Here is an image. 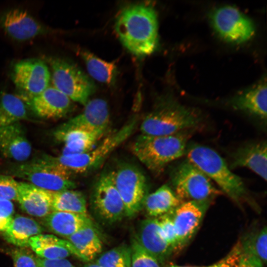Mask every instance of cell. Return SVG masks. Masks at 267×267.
Segmentation results:
<instances>
[{"instance_id":"cell-1","label":"cell","mask_w":267,"mask_h":267,"mask_svg":"<svg viewBox=\"0 0 267 267\" xmlns=\"http://www.w3.org/2000/svg\"><path fill=\"white\" fill-rule=\"evenodd\" d=\"M115 29L122 44L136 56L150 55L158 47L157 16L148 5L136 4L123 8L117 17Z\"/></svg>"},{"instance_id":"cell-2","label":"cell","mask_w":267,"mask_h":267,"mask_svg":"<svg viewBox=\"0 0 267 267\" xmlns=\"http://www.w3.org/2000/svg\"><path fill=\"white\" fill-rule=\"evenodd\" d=\"M194 130L169 135L141 134L133 142L131 150L147 169L159 173L168 164L185 154L188 140Z\"/></svg>"},{"instance_id":"cell-3","label":"cell","mask_w":267,"mask_h":267,"mask_svg":"<svg viewBox=\"0 0 267 267\" xmlns=\"http://www.w3.org/2000/svg\"><path fill=\"white\" fill-rule=\"evenodd\" d=\"M187 160L199 168L221 190L237 203L246 199L248 192L242 179L233 173L224 160L213 149L199 144L187 146Z\"/></svg>"},{"instance_id":"cell-4","label":"cell","mask_w":267,"mask_h":267,"mask_svg":"<svg viewBox=\"0 0 267 267\" xmlns=\"http://www.w3.org/2000/svg\"><path fill=\"white\" fill-rule=\"evenodd\" d=\"M137 124V118L132 119L119 130L107 136L97 146L83 153L47 157L71 175L91 172L98 168L115 149L131 135Z\"/></svg>"},{"instance_id":"cell-5","label":"cell","mask_w":267,"mask_h":267,"mask_svg":"<svg viewBox=\"0 0 267 267\" xmlns=\"http://www.w3.org/2000/svg\"><path fill=\"white\" fill-rule=\"evenodd\" d=\"M196 112L179 104L167 102L146 115L140 125L141 134L169 135L195 129L201 122Z\"/></svg>"},{"instance_id":"cell-6","label":"cell","mask_w":267,"mask_h":267,"mask_svg":"<svg viewBox=\"0 0 267 267\" xmlns=\"http://www.w3.org/2000/svg\"><path fill=\"white\" fill-rule=\"evenodd\" d=\"M54 87L72 101L85 105L95 91L93 81L77 65L59 57L49 58Z\"/></svg>"},{"instance_id":"cell-7","label":"cell","mask_w":267,"mask_h":267,"mask_svg":"<svg viewBox=\"0 0 267 267\" xmlns=\"http://www.w3.org/2000/svg\"><path fill=\"white\" fill-rule=\"evenodd\" d=\"M11 171L13 176L48 191H59L76 187L71 175L47 156L18 164Z\"/></svg>"},{"instance_id":"cell-8","label":"cell","mask_w":267,"mask_h":267,"mask_svg":"<svg viewBox=\"0 0 267 267\" xmlns=\"http://www.w3.org/2000/svg\"><path fill=\"white\" fill-rule=\"evenodd\" d=\"M171 179L174 192L182 202L211 200L221 193L199 168L187 159L176 167Z\"/></svg>"},{"instance_id":"cell-9","label":"cell","mask_w":267,"mask_h":267,"mask_svg":"<svg viewBox=\"0 0 267 267\" xmlns=\"http://www.w3.org/2000/svg\"><path fill=\"white\" fill-rule=\"evenodd\" d=\"M113 172L116 187L122 198L125 215L132 217L143 208L148 194L147 180L135 166L125 164Z\"/></svg>"},{"instance_id":"cell-10","label":"cell","mask_w":267,"mask_h":267,"mask_svg":"<svg viewBox=\"0 0 267 267\" xmlns=\"http://www.w3.org/2000/svg\"><path fill=\"white\" fill-rule=\"evenodd\" d=\"M93 212L102 222L112 224L125 215L122 198L116 187L113 172L102 174L95 183L91 196Z\"/></svg>"},{"instance_id":"cell-11","label":"cell","mask_w":267,"mask_h":267,"mask_svg":"<svg viewBox=\"0 0 267 267\" xmlns=\"http://www.w3.org/2000/svg\"><path fill=\"white\" fill-rule=\"evenodd\" d=\"M11 77L23 101L42 93L49 87L51 79L47 64L38 58L25 59L16 62L12 68Z\"/></svg>"},{"instance_id":"cell-12","label":"cell","mask_w":267,"mask_h":267,"mask_svg":"<svg viewBox=\"0 0 267 267\" xmlns=\"http://www.w3.org/2000/svg\"><path fill=\"white\" fill-rule=\"evenodd\" d=\"M210 20L216 32L229 42H244L255 33L252 21L238 9L231 6L215 9L210 15Z\"/></svg>"},{"instance_id":"cell-13","label":"cell","mask_w":267,"mask_h":267,"mask_svg":"<svg viewBox=\"0 0 267 267\" xmlns=\"http://www.w3.org/2000/svg\"><path fill=\"white\" fill-rule=\"evenodd\" d=\"M0 27L10 38L19 42L52 32L49 27L21 8H12L2 13L0 17Z\"/></svg>"},{"instance_id":"cell-14","label":"cell","mask_w":267,"mask_h":267,"mask_svg":"<svg viewBox=\"0 0 267 267\" xmlns=\"http://www.w3.org/2000/svg\"><path fill=\"white\" fill-rule=\"evenodd\" d=\"M211 200L182 202L173 211L178 250L185 246L198 230Z\"/></svg>"},{"instance_id":"cell-15","label":"cell","mask_w":267,"mask_h":267,"mask_svg":"<svg viewBox=\"0 0 267 267\" xmlns=\"http://www.w3.org/2000/svg\"><path fill=\"white\" fill-rule=\"evenodd\" d=\"M110 123V114L107 102L101 98L89 100L84 110L58 128L74 129L105 134Z\"/></svg>"},{"instance_id":"cell-16","label":"cell","mask_w":267,"mask_h":267,"mask_svg":"<svg viewBox=\"0 0 267 267\" xmlns=\"http://www.w3.org/2000/svg\"><path fill=\"white\" fill-rule=\"evenodd\" d=\"M39 117L57 119L65 117L73 108L72 101L54 87L25 101Z\"/></svg>"},{"instance_id":"cell-17","label":"cell","mask_w":267,"mask_h":267,"mask_svg":"<svg viewBox=\"0 0 267 267\" xmlns=\"http://www.w3.org/2000/svg\"><path fill=\"white\" fill-rule=\"evenodd\" d=\"M135 238L160 264L164 263L174 251L162 236L157 218L142 220Z\"/></svg>"},{"instance_id":"cell-18","label":"cell","mask_w":267,"mask_h":267,"mask_svg":"<svg viewBox=\"0 0 267 267\" xmlns=\"http://www.w3.org/2000/svg\"><path fill=\"white\" fill-rule=\"evenodd\" d=\"M17 201L22 210L32 216L44 218L52 212V191L30 183L19 182Z\"/></svg>"},{"instance_id":"cell-19","label":"cell","mask_w":267,"mask_h":267,"mask_svg":"<svg viewBox=\"0 0 267 267\" xmlns=\"http://www.w3.org/2000/svg\"><path fill=\"white\" fill-rule=\"evenodd\" d=\"M267 151L266 141L247 143L233 153L229 168H247L266 181Z\"/></svg>"},{"instance_id":"cell-20","label":"cell","mask_w":267,"mask_h":267,"mask_svg":"<svg viewBox=\"0 0 267 267\" xmlns=\"http://www.w3.org/2000/svg\"><path fill=\"white\" fill-rule=\"evenodd\" d=\"M0 151L5 157L17 161L29 157L31 145L19 122L0 127Z\"/></svg>"},{"instance_id":"cell-21","label":"cell","mask_w":267,"mask_h":267,"mask_svg":"<svg viewBox=\"0 0 267 267\" xmlns=\"http://www.w3.org/2000/svg\"><path fill=\"white\" fill-rule=\"evenodd\" d=\"M29 247L38 257L46 259H66L71 255L82 260L74 246L66 239L52 234H40L30 238Z\"/></svg>"},{"instance_id":"cell-22","label":"cell","mask_w":267,"mask_h":267,"mask_svg":"<svg viewBox=\"0 0 267 267\" xmlns=\"http://www.w3.org/2000/svg\"><path fill=\"white\" fill-rule=\"evenodd\" d=\"M44 225L52 232L65 238L88 227H95L88 214L52 211L44 218Z\"/></svg>"},{"instance_id":"cell-23","label":"cell","mask_w":267,"mask_h":267,"mask_svg":"<svg viewBox=\"0 0 267 267\" xmlns=\"http://www.w3.org/2000/svg\"><path fill=\"white\" fill-rule=\"evenodd\" d=\"M104 134L74 129L58 128L54 133L55 138L64 144L62 155L81 154L94 147Z\"/></svg>"},{"instance_id":"cell-24","label":"cell","mask_w":267,"mask_h":267,"mask_svg":"<svg viewBox=\"0 0 267 267\" xmlns=\"http://www.w3.org/2000/svg\"><path fill=\"white\" fill-rule=\"evenodd\" d=\"M43 231V227L34 219L16 215L13 218L3 235L9 243L19 248H25L29 246L31 238L41 234Z\"/></svg>"},{"instance_id":"cell-25","label":"cell","mask_w":267,"mask_h":267,"mask_svg":"<svg viewBox=\"0 0 267 267\" xmlns=\"http://www.w3.org/2000/svg\"><path fill=\"white\" fill-rule=\"evenodd\" d=\"M267 87L261 83L236 96L231 102L232 106L266 121Z\"/></svg>"},{"instance_id":"cell-26","label":"cell","mask_w":267,"mask_h":267,"mask_svg":"<svg viewBox=\"0 0 267 267\" xmlns=\"http://www.w3.org/2000/svg\"><path fill=\"white\" fill-rule=\"evenodd\" d=\"M181 203L174 191L164 184L147 195L143 207L149 217L157 218L174 210Z\"/></svg>"},{"instance_id":"cell-27","label":"cell","mask_w":267,"mask_h":267,"mask_svg":"<svg viewBox=\"0 0 267 267\" xmlns=\"http://www.w3.org/2000/svg\"><path fill=\"white\" fill-rule=\"evenodd\" d=\"M75 248L82 261L94 259L102 249V243L95 227H88L65 238Z\"/></svg>"},{"instance_id":"cell-28","label":"cell","mask_w":267,"mask_h":267,"mask_svg":"<svg viewBox=\"0 0 267 267\" xmlns=\"http://www.w3.org/2000/svg\"><path fill=\"white\" fill-rule=\"evenodd\" d=\"M80 55L93 79L108 85L115 83L118 73L115 63L105 61L86 50L81 49Z\"/></svg>"},{"instance_id":"cell-29","label":"cell","mask_w":267,"mask_h":267,"mask_svg":"<svg viewBox=\"0 0 267 267\" xmlns=\"http://www.w3.org/2000/svg\"><path fill=\"white\" fill-rule=\"evenodd\" d=\"M52 211L88 214L86 199L74 189L52 191Z\"/></svg>"},{"instance_id":"cell-30","label":"cell","mask_w":267,"mask_h":267,"mask_svg":"<svg viewBox=\"0 0 267 267\" xmlns=\"http://www.w3.org/2000/svg\"><path fill=\"white\" fill-rule=\"evenodd\" d=\"M27 116L24 102L20 97L7 93L0 95V127L19 122Z\"/></svg>"},{"instance_id":"cell-31","label":"cell","mask_w":267,"mask_h":267,"mask_svg":"<svg viewBox=\"0 0 267 267\" xmlns=\"http://www.w3.org/2000/svg\"><path fill=\"white\" fill-rule=\"evenodd\" d=\"M267 227L248 233L240 241L242 252L259 259L263 264L267 263Z\"/></svg>"},{"instance_id":"cell-32","label":"cell","mask_w":267,"mask_h":267,"mask_svg":"<svg viewBox=\"0 0 267 267\" xmlns=\"http://www.w3.org/2000/svg\"><path fill=\"white\" fill-rule=\"evenodd\" d=\"M95 263L101 267H131V249L121 245L101 254Z\"/></svg>"},{"instance_id":"cell-33","label":"cell","mask_w":267,"mask_h":267,"mask_svg":"<svg viewBox=\"0 0 267 267\" xmlns=\"http://www.w3.org/2000/svg\"><path fill=\"white\" fill-rule=\"evenodd\" d=\"M131 267H160V264L133 238L131 245Z\"/></svg>"},{"instance_id":"cell-34","label":"cell","mask_w":267,"mask_h":267,"mask_svg":"<svg viewBox=\"0 0 267 267\" xmlns=\"http://www.w3.org/2000/svg\"><path fill=\"white\" fill-rule=\"evenodd\" d=\"M173 210L157 218L162 236L174 251L178 250V244L173 222Z\"/></svg>"},{"instance_id":"cell-35","label":"cell","mask_w":267,"mask_h":267,"mask_svg":"<svg viewBox=\"0 0 267 267\" xmlns=\"http://www.w3.org/2000/svg\"><path fill=\"white\" fill-rule=\"evenodd\" d=\"M18 185L11 176L0 175V199L17 200Z\"/></svg>"},{"instance_id":"cell-36","label":"cell","mask_w":267,"mask_h":267,"mask_svg":"<svg viewBox=\"0 0 267 267\" xmlns=\"http://www.w3.org/2000/svg\"><path fill=\"white\" fill-rule=\"evenodd\" d=\"M242 250L240 241L238 242L231 251L222 260L211 266L199 267H237L239 262ZM169 267H185L172 265Z\"/></svg>"},{"instance_id":"cell-37","label":"cell","mask_w":267,"mask_h":267,"mask_svg":"<svg viewBox=\"0 0 267 267\" xmlns=\"http://www.w3.org/2000/svg\"><path fill=\"white\" fill-rule=\"evenodd\" d=\"M13 267H37L35 259L26 248H18L11 252Z\"/></svg>"},{"instance_id":"cell-38","label":"cell","mask_w":267,"mask_h":267,"mask_svg":"<svg viewBox=\"0 0 267 267\" xmlns=\"http://www.w3.org/2000/svg\"><path fill=\"white\" fill-rule=\"evenodd\" d=\"M14 212L10 201L0 199V232H3L10 224Z\"/></svg>"},{"instance_id":"cell-39","label":"cell","mask_w":267,"mask_h":267,"mask_svg":"<svg viewBox=\"0 0 267 267\" xmlns=\"http://www.w3.org/2000/svg\"><path fill=\"white\" fill-rule=\"evenodd\" d=\"M37 267H75L66 259H46L35 257Z\"/></svg>"},{"instance_id":"cell-40","label":"cell","mask_w":267,"mask_h":267,"mask_svg":"<svg viewBox=\"0 0 267 267\" xmlns=\"http://www.w3.org/2000/svg\"><path fill=\"white\" fill-rule=\"evenodd\" d=\"M237 267H264V265L257 258L242 252Z\"/></svg>"},{"instance_id":"cell-41","label":"cell","mask_w":267,"mask_h":267,"mask_svg":"<svg viewBox=\"0 0 267 267\" xmlns=\"http://www.w3.org/2000/svg\"><path fill=\"white\" fill-rule=\"evenodd\" d=\"M84 267H101L99 265L96 264L95 262L91 263L86 264Z\"/></svg>"}]
</instances>
